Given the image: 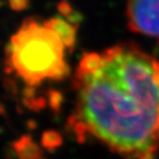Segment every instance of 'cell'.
<instances>
[{"label": "cell", "instance_id": "obj_1", "mask_svg": "<svg viewBox=\"0 0 159 159\" xmlns=\"http://www.w3.org/2000/svg\"><path fill=\"white\" fill-rule=\"evenodd\" d=\"M130 43L84 53L74 76L76 104L69 125L120 155L155 159L159 148V68Z\"/></svg>", "mask_w": 159, "mask_h": 159}, {"label": "cell", "instance_id": "obj_3", "mask_svg": "<svg viewBox=\"0 0 159 159\" xmlns=\"http://www.w3.org/2000/svg\"><path fill=\"white\" fill-rule=\"evenodd\" d=\"M125 15L131 31L159 41V0H126Z\"/></svg>", "mask_w": 159, "mask_h": 159}, {"label": "cell", "instance_id": "obj_8", "mask_svg": "<svg viewBox=\"0 0 159 159\" xmlns=\"http://www.w3.org/2000/svg\"><path fill=\"white\" fill-rule=\"evenodd\" d=\"M158 68H159V64H158Z\"/></svg>", "mask_w": 159, "mask_h": 159}, {"label": "cell", "instance_id": "obj_6", "mask_svg": "<svg viewBox=\"0 0 159 159\" xmlns=\"http://www.w3.org/2000/svg\"><path fill=\"white\" fill-rule=\"evenodd\" d=\"M9 6L13 9V11H24L28 7L29 0H8Z\"/></svg>", "mask_w": 159, "mask_h": 159}, {"label": "cell", "instance_id": "obj_7", "mask_svg": "<svg viewBox=\"0 0 159 159\" xmlns=\"http://www.w3.org/2000/svg\"><path fill=\"white\" fill-rule=\"evenodd\" d=\"M4 113V108H3L2 104H0V114H3Z\"/></svg>", "mask_w": 159, "mask_h": 159}, {"label": "cell", "instance_id": "obj_2", "mask_svg": "<svg viewBox=\"0 0 159 159\" xmlns=\"http://www.w3.org/2000/svg\"><path fill=\"white\" fill-rule=\"evenodd\" d=\"M66 46L44 22L24 20L12 35L7 53L11 68L29 85L59 80L69 73Z\"/></svg>", "mask_w": 159, "mask_h": 159}, {"label": "cell", "instance_id": "obj_4", "mask_svg": "<svg viewBox=\"0 0 159 159\" xmlns=\"http://www.w3.org/2000/svg\"><path fill=\"white\" fill-rule=\"evenodd\" d=\"M44 24L57 33L67 49H71L74 46L76 40V26L72 22L61 16H53L44 21Z\"/></svg>", "mask_w": 159, "mask_h": 159}, {"label": "cell", "instance_id": "obj_5", "mask_svg": "<svg viewBox=\"0 0 159 159\" xmlns=\"http://www.w3.org/2000/svg\"><path fill=\"white\" fill-rule=\"evenodd\" d=\"M13 148L20 159H43L39 146L28 136H24L16 141Z\"/></svg>", "mask_w": 159, "mask_h": 159}]
</instances>
